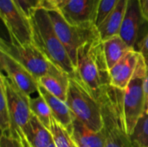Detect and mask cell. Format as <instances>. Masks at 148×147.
<instances>
[{"label":"cell","instance_id":"52a82bcc","mask_svg":"<svg viewBox=\"0 0 148 147\" xmlns=\"http://www.w3.org/2000/svg\"><path fill=\"white\" fill-rule=\"evenodd\" d=\"M54 29L69 53L75 67L79 48L89 40L100 37L95 25H75L69 23L58 10H47Z\"/></svg>","mask_w":148,"mask_h":147},{"label":"cell","instance_id":"5b68a950","mask_svg":"<svg viewBox=\"0 0 148 147\" xmlns=\"http://www.w3.org/2000/svg\"><path fill=\"white\" fill-rule=\"evenodd\" d=\"M0 51L9 55L19 62L36 80L48 75H62L66 74L56 68L34 43L18 44L10 39L1 38Z\"/></svg>","mask_w":148,"mask_h":147},{"label":"cell","instance_id":"83f0119b","mask_svg":"<svg viewBox=\"0 0 148 147\" xmlns=\"http://www.w3.org/2000/svg\"><path fill=\"white\" fill-rule=\"evenodd\" d=\"M139 52L144 58L146 64H148V32L147 33L146 36L142 40L140 48H139Z\"/></svg>","mask_w":148,"mask_h":147},{"label":"cell","instance_id":"30bf717a","mask_svg":"<svg viewBox=\"0 0 148 147\" xmlns=\"http://www.w3.org/2000/svg\"><path fill=\"white\" fill-rule=\"evenodd\" d=\"M148 22L144 17L139 0H128L126 14L119 36L128 47L139 52L140 45L148 30H145Z\"/></svg>","mask_w":148,"mask_h":147},{"label":"cell","instance_id":"ba28073f","mask_svg":"<svg viewBox=\"0 0 148 147\" xmlns=\"http://www.w3.org/2000/svg\"><path fill=\"white\" fill-rule=\"evenodd\" d=\"M0 83L3 86L7 98L9 112L11 120V134L16 138L24 133L32 115L29 107V99L18 89L4 75H0Z\"/></svg>","mask_w":148,"mask_h":147},{"label":"cell","instance_id":"484cf974","mask_svg":"<svg viewBox=\"0 0 148 147\" xmlns=\"http://www.w3.org/2000/svg\"><path fill=\"white\" fill-rule=\"evenodd\" d=\"M69 2V0H42L40 8L46 10H60Z\"/></svg>","mask_w":148,"mask_h":147},{"label":"cell","instance_id":"d4e9b609","mask_svg":"<svg viewBox=\"0 0 148 147\" xmlns=\"http://www.w3.org/2000/svg\"><path fill=\"white\" fill-rule=\"evenodd\" d=\"M27 15H30V13L40 8L42 0H13Z\"/></svg>","mask_w":148,"mask_h":147},{"label":"cell","instance_id":"4dcf8cb0","mask_svg":"<svg viewBox=\"0 0 148 147\" xmlns=\"http://www.w3.org/2000/svg\"><path fill=\"white\" fill-rule=\"evenodd\" d=\"M17 139H18V140H19V142H20L21 147H30L29 142H28V140H27V139H26V137L24 136L23 133L19 134L18 137H17Z\"/></svg>","mask_w":148,"mask_h":147},{"label":"cell","instance_id":"8992f818","mask_svg":"<svg viewBox=\"0 0 148 147\" xmlns=\"http://www.w3.org/2000/svg\"><path fill=\"white\" fill-rule=\"evenodd\" d=\"M146 73L147 64L141 55L134 76L123 92L124 120L129 137L133 134L138 120L145 113L144 80Z\"/></svg>","mask_w":148,"mask_h":147},{"label":"cell","instance_id":"4fadbf2b","mask_svg":"<svg viewBox=\"0 0 148 147\" xmlns=\"http://www.w3.org/2000/svg\"><path fill=\"white\" fill-rule=\"evenodd\" d=\"M140 56V53L136 50L131 49L128 51L109 70L110 86L124 91L136 71Z\"/></svg>","mask_w":148,"mask_h":147},{"label":"cell","instance_id":"f546056e","mask_svg":"<svg viewBox=\"0 0 148 147\" xmlns=\"http://www.w3.org/2000/svg\"><path fill=\"white\" fill-rule=\"evenodd\" d=\"M139 3L142 10V14L148 22V0H139Z\"/></svg>","mask_w":148,"mask_h":147},{"label":"cell","instance_id":"e0dca14e","mask_svg":"<svg viewBox=\"0 0 148 147\" xmlns=\"http://www.w3.org/2000/svg\"><path fill=\"white\" fill-rule=\"evenodd\" d=\"M23 134L30 147H49L53 143L50 131L33 114Z\"/></svg>","mask_w":148,"mask_h":147},{"label":"cell","instance_id":"7a4b0ae2","mask_svg":"<svg viewBox=\"0 0 148 147\" xmlns=\"http://www.w3.org/2000/svg\"><path fill=\"white\" fill-rule=\"evenodd\" d=\"M75 70L76 77L96 100L110 86L109 70L100 37L89 40L79 48Z\"/></svg>","mask_w":148,"mask_h":147},{"label":"cell","instance_id":"9c48e42d","mask_svg":"<svg viewBox=\"0 0 148 147\" xmlns=\"http://www.w3.org/2000/svg\"><path fill=\"white\" fill-rule=\"evenodd\" d=\"M0 16L11 42L18 44L33 43L30 16L13 0H0Z\"/></svg>","mask_w":148,"mask_h":147},{"label":"cell","instance_id":"2e32d148","mask_svg":"<svg viewBox=\"0 0 148 147\" xmlns=\"http://www.w3.org/2000/svg\"><path fill=\"white\" fill-rule=\"evenodd\" d=\"M38 93L47 101L54 120L68 132L70 131L73 123V115L66 101L60 100L59 98L52 95L43 88L39 86Z\"/></svg>","mask_w":148,"mask_h":147},{"label":"cell","instance_id":"7402d4cb","mask_svg":"<svg viewBox=\"0 0 148 147\" xmlns=\"http://www.w3.org/2000/svg\"><path fill=\"white\" fill-rule=\"evenodd\" d=\"M130 139L140 146L148 147V113H144L140 118Z\"/></svg>","mask_w":148,"mask_h":147},{"label":"cell","instance_id":"44dd1931","mask_svg":"<svg viewBox=\"0 0 148 147\" xmlns=\"http://www.w3.org/2000/svg\"><path fill=\"white\" fill-rule=\"evenodd\" d=\"M49 131L52 134L53 142L56 147H78L71 134L61 126L55 120Z\"/></svg>","mask_w":148,"mask_h":147},{"label":"cell","instance_id":"3957f363","mask_svg":"<svg viewBox=\"0 0 148 147\" xmlns=\"http://www.w3.org/2000/svg\"><path fill=\"white\" fill-rule=\"evenodd\" d=\"M123 92L109 86L97 98L103 117L105 147H131L124 120Z\"/></svg>","mask_w":148,"mask_h":147},{"label":"cell","instance_id":"9a60e30c","mask_svg":"<svg viewBox=\"0 0 148 147\" xmlns=\"http://www.w3.org/2000/svg\"><path fill=\"white\" fill-rule=\"evenodd\" d=\"M127 2L128 0H120L116 7L107 16L104 21L97 26L99 36L102 42L119 35L126 14Z\"/></svg>","mask_w":148,"mask_h":147},{"label":"cell","instance_id":"5bb4252c","mask_svg":"<svg viewBox=\"0 0 148 147\" xmlns=\"http://www.w3.org/2000/svg\"><path fill=\"white\" fill-rule=\"evenodd\" d=\"M75 143L86 147H105L106 139L103 131L95 132L73 117V123L69 132Z\"/></svg>","mask_w":148,"mask_h":147},{"label":"cell","instance_id":"d6a6232c","mask_svg":"<svg viewBox=\"0 0 148 147\" xmlns=\"http://www.w3.org/2000/svg\"><path fill=\"white\" fill-rule=\"evenodd\" d=\"M76 145L78 146V147H86V146H82V145H80V144H77V143H76Z\"/></svg>","mask_w":148,"mask_h":147},{"label":"cell","instance_id":"1f68e13d","mask_svg":"<svg viewBox=\"0 0 148 147\" xmlns=\"http://www.w3.org/2000/svg\"><path fill=\"white\" fill-rule=\"evenodd\" d=\"M131 147H145V146H140L139 144H137V143H135V142H133V141L131 140Z\"/></svg>","mask_w":148,"mask_h":147},{"label":"cell","instance_id":"277c9868","mask_svg":"<svg viewBox=\"0 0 148 147\" xmlns=\"http://www.w3.org/2000/svg\"><path fill=\"white\" fill-rule=\"evenodd\" d=\"M66 102L73 117L93 131L101 132L103 130L101 104L77 77H69Z\"/></svg>","mask_w":148,"mask_h":147},{"label":"cell","instance_id":"603a6c76","mask_svg":"<svg viewBox=\"0 0 148 147\" xmlns=\"http://www.w3.org/2000/svg\"><path fill=\"white\" fill-rule=\"evenodd\" d=\"M0 129L2 133H10L11 120L9 112V107L5 90L3 86L0 83Z\"/></svg>","mask_w":148,"mask_h":147},{"label":"cell","instance_id":"6da1fadb","mask_svg":"<svg viewBox=\"0 0 148 147\" xmlns=\"http://www.w3.org/2000/svg\"><path fill=\"white\" fill-rule=\"evenodd\" d=\"M29 16L34 45L56 68L69 77H76L75 67L59 39L48 11L42 8H38L33 10Z\"/></svg>","mask_w":148,"mask_h":147},{"label":"cell","instance_id":"ac0fdd59","mask_svg":"<svg viewBox=\"0 0 148 147\" xmlns=\"http://www.w3.org/2000/svg\"><path fill=\"white\" fill-rule=\"evenodd\" d=\"M102 45L108 70H110L128 51L132 49L119 35L103 41Z\"/></svg>","mask_w":148,"mask_h":147},{"label":"cell","instance_id":"ffe728a7","mask_svg":"<svg viewBox=\"0 0 148 147\" xmlns=\"http://www.w3.org/2000/svg\"><path fill=\"white\" fill-rule=\"evenodd\" d=\"M29 107L32 114L35 115L45 127L50 130L54 118L47 101L39 93L36 97L29 99Z\"/></svg>","mask_w":148,"mask_h":147},{"label":"cell","instance_id":"d6986e66","mask_svg":"<svg viewBox=\"0 0 148 147\" xmlns=\"http://www.w3.org/2000/svg\"><path fill=\"white\" fill-rule=\"evenodd\" d=\"M39 86L43 88L52 95L66 101L69 84V76L68 75H48L37 80Z\"/></svg>","mask_w":148,"mask_h":147},{"label":"cell","instance_id":"4316f807","mask_svg":"<svg viewBox=\"0 0 148 147\" xmlns=\"http://www.w3.org/2000/svg\"><path fill=\"white\" fill-rule=\"evenodd\" d=\"M0 147H21L18 139L10 133H2L0 137Z\"/></svg>","mask_w":148,"mask_h":147},{"label":"cell","instance_id":"836d02e7","mask_svg":"<svg viewBox=\"0 0 148 147\" xmlns=\"http://www.w3.org/2000/svg\"><path fill=\"white\" fill-rule=\"evenodd\" d=\"M49 147H56L55 144H54V142H53V143H52V144H51V145H50V146H49Z\"/></svg>","mask_w":148,"mask_h":147},{"label":"cell","instance_id":"f1b7e54d","mask_svg":"<svg viewBox=\"0 0 148 147\" xmlns=\"http://www.w3.org/2000/svg\"><path fill=\"white\" fill-rule=\"evenodd\" d=\"M144 94H145V113H148V64H147V73L144 80Z\"/></svg>","mask_w":148,"mask_h":147},{"label":"cell","instance_id":"cb8c5ba5","mask_svg":"<svg viewBox=\"0 0 148 147\" xmlns=\"http://www.w3.org/2000/svg\"><path fill=\"white\" fill-rule=\"evenodd\" d=\"M119 2L120 0H101L98 16L95 23L96 27L104 21L107 16L116 7Z\"/></svg>","mask_w":148,"mask_h":147},{"label":"cell","instance_id":"7c38bea8","mask_svg":"<svg viewBox=\"0 0 148 147\" xmlns=\"http://www.w3.org/2000/svg\"><path fill=\"white\" fill-rule=\"evenodd\" d=\"M100 3L101 0H69L58 11L69 23L75 25H95Z\"/></svg>","mask_w":148,"mask_h":147},{"label":"cell","instance_id":"8fae6325","mask_svg":"<svg viewBox=\"0 0 148 147\" xmlns=\"http://www.w3.org/2000/svg\"><path fill=\"white\" fill-rule=\"evenodd\" d=\"M0 65L5 76L23 94L29 97H31L35 93L38 94L39 83L37 80L19 62L1 51Z\"/></svg>","mask_w":148,"mask_h":147}]
</instances>
